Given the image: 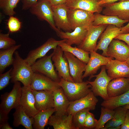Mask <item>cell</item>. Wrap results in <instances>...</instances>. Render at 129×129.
<instances>
[{
	"mask_svg": "<svg viewBox=\"0 0 129 129\" xmlns=\"http://www.w3.org/2000/svg\"><path fill=\"white\" fill-rule=\"evenodd\" d=\"M108 75L113 79L129 78V66L125 62L111 59L105 65Z\"/></svg>",
	"mask_w": 129,
	"mask_h": 129,
	"instance_id": "19",
	"label": "cell"
},
{
	"mask_svg": "<svg viewBox=\"0 0 129 129\" xmlns=\"http://www.w3.org/2000/svg\"><path fill=\"white\" fill-rule=\"evenodd\" d=\"M64 54L68 62L70 74L74 82H83V72L85 71L86 64L70 53L64 52Z\"/></svg>",
	"mask_w": 129,
	"mask_h": 129,
	"instance_id": "14",
	"label": "cell"
},
{
	"mask_svg": "<svg viewBox=\"0 0 129 129\" xmlns=\"http://www.w3.org/2000/svg\"><path fill=\"white\" fill-rule=\"evenodd\" d=\"M12 69L11 68L5 73L0 74V90L3 89L9 84L11 78L10 73Z\"/></svg>",
	"mask_w": 129,
	"mask_h": 129,
	"instance_id": "40",
	"label": "cell"
},
{
	"mask_svg": "<svg viewBox=\"0 0 129 129\" xmlns=\"http://www.w3.org/2000/svg\"><path fill=\"white\" fill-rule=\"evenodd\" d=\"M38 0H21L22 3V9L26 10L35 5Z\"/></svg>",
	"mask_w": 129,
	"mask_h": 129,
	"instance_id": "41",
	"label": "cell"
},
{
	"mask_svg": "<svg viewBox=\"0 0 129 129\" xmlns=\"http://www.w3.org/2000/svg\"><path fill=\"white\" fill-rule=\"evenodd\" d=\"M30 86L32 90L38 91H53L61 87L59 82L43 74L36 73H34Z\"/></svg>",
	"mask_w": 129,
	"mask_h": 129,
	"instance_id": "18",
	"label": "cell"
},
{
	"mask_svg": "<svg viewBox=\"0 0 129 129\" xmlns=\"http://www.w3.org/2000/svg\"><path fill=\"white\" fill-rule=\"evenodd\" d=\"M53 54L52 57V61L55 70L58 72L60 78L72 82H74L70 73L68 62L64 56V51L58 46L54 49Z\"/></svg>",
	"mask_w": 129,
	"mask_h": 129,
	"instance_id": "8",
	"label": "cell"
},
{
	"mask_svg": "<svg viewBox=\"0 0 129 129\" xmlns=\"http://www.w3.org/2000/svg\"><path fill=\"white\" fill-rule=\"evenodd\" d=\"M96 77L93 81H87L91 86V90L96 96H99L104 100L109 98L107 93V88L109 82L113 79L110 77L106 72L105 65L101 67L100 73L94 75L92 78Z\"/></svg>",
	"mask_w": 129,
	"mask_h": 129,
	"instance_id": "6",
	"label": "cell"
},
{
	"mask_svg": "<svg viewBox=\"0 0 129 129\" xmlns=\"http://www.w3.org/2000/svg\"><path fill=\"white\" fill-rule=\"evenodd\" d=\"M129 90V78L113 79L109 82L107 93L109 97L118 96Z\"/></svg>",
	"mask_w": 129,
	"mask_h": 129,
	"instance_id": "25",
	"label": "cell"
},
{
	"mask_svg": "<svg viewBox=\"0 0 129 129\" xmlns=\"http://www.w3.org/2000/svg\"><path fill=\"white\" fill-rule=\"evenodd\" d=\"M0 129H12L8 121L0 124Z\"/></svg>",
	"mask_w": 129,
	"mask_h": 129,
	"instance_id": "48",
	"label": "cell"
},
{
	"mask_svg": "<svg viewBox=\"0 0 129 129\" xmlns=\"http://www.w3.org/2000/svg\"><path fill=\"white\" fill-rule=\"evenodd\" d=\"M32 92L35 98V107L38 111L54 108L53 91L32 90Z\"/></svg>",
	"mask_w": 129,
	"mask_h": 129,
	"instance_id": "23",
	"label": "cell"
},
{
	"mask_svg": "<svg viewBox=\"0 0 129 129\" xmlns=\"http://www.w3.org/2000/svg\"><path fill=\"white\" fill-rule=\"evenodd\" d=\"M53 54V52L49 55H46L39 59L31 66L34 73L43 74L55 81L59 82L61 78L55 70L52 61V57Z\"/></svg>",
	"mask_w": 129,
	"mask_h": 129,
	"instance_id": "5",
	"label": "cell"
},
{
	"mask_svg": "<svg viewBox=\"0 0 129 129\" xmlns=\"http://www.w3.org/2000/svg\"><path fill=\"white\" fill-rule=\"evenodd\" d=\"M94 14V19L92 25L94 26L112 25L121 28L123 26L124 23L129 22V20H122L116 16L105 15L97 13H95Z\"/></svg>",
	"mask_w": 129,
	"mask_h": 129,
	"instance_id": "28",
	"label": "cell"
},
{
	"mask_svg": "<svg viewBox=\"0 0 129 129\" xmlns=\"http://www.w3.org/2000/svg\"><path fill=\"white\" fill-rule=\"evenodd\" d=\"M127 65L129 66V58L125 62Z\"/></svg>",
	"mask_w": 129,
	"mask_h": 129,
	"instance_id": "50",
	"label": "cell"
},
{
	"mask_svg": "<svg viewBox=\"0 0 129 129\" xmlns=\"http://www.w3.org/2000/svg\"><path fill=\"white\" fill-rule=\"evenodd\" d=\"M12 64L13 67L11 71V82H21L24 86H30L34 72L31 65L29 64L16 51Z\"/></svg>",
	"mask_w": 129,
	"mask_h": 129,
	"instance_id": "1",
	"label": "cell"
},
{
	"mask_svg": "<svg viewBox=\"0 0 129 129\" xmlns=\"http://www.w3.org/2000/svg\"><path fill=\"white\" fill-rule=\"evenodd\" d=\"M64 52L70 53L76 57L87 64L90 58V52L76 46L73 47L66 43L65 42L62 43L59 45Z\"/></svg>",
	"mask_w": 129,
	"mask_h": 129,
	"instance_id": "32",
	"label": "cell"
},
{
	"mask_svg": "<svg viewBox=\"0 0 129 129\" xmlns=\"http://www.w3.org/2000/svg\"><path fill=\"white\" fill-rule=\"evenodd\" d=\"M9 32L7 33H0V49L4 50L16 45L15 41L9 36Z\"/></svg>",
	"mask_w": 129,
	"mask_h": 129,
	"instance_id": "37",
	"label": "cell"
},
{
	"mask_svg": "<svg viewBox=\"0 0 129 129\" xmlns=\"http://www.w3.org/2000/svg\"><path fill=\"white\" fill-rule=\"evenodd\" d=\"M52 6L65 4L67 0H48Z\"/></svg>",
	"mask_w": 129,
	"mask_h": 129,
	"instance_id": "44",
	"label": "cell"
},
{
	"mask_svg": "<svg viewBox=\"0 0 129 129\" xmlns=\"http://www.w3.org/2000/svg\"><path fill=\"white\" fill-rule=\"evenodd\" d=\"M114 110L115 113L113 118L107 123L102 129H107L111 127H120L123 123L128 110L121 107Z\"/></svg>",
	"mask_w": 129,
	"mask_h": 129,
	"instance_id": "33",
	"label": "cell"
},
{
	"mask_svg": "<svg viewBox=\"0 0 129 129\" xmlns=\"http://www.w3.org/2000/svg\"><path fill=\"white\" fill-rule=\"evenodd\" d=\"M98 120L95 117L94 114L89 111L87 113L84 124V129H95L97 124Z\"/></svg>",
	"mask_w": 129,
	"mask_h": 129,
	"instance_id": "39",
	"label": "cell"
},
{
	"mask_svg": "<svg viewBox=\"0 0 129 129\" xmlns=\"http://www.w3.org/2000/svg\"><path fill=\"white\" fill-rule=\"evenodd\" d=\"M114 39L124 41L129 46V33L119 34Z\"/></svg>",
	"mask_w": 129,
	"mask_h": 129,
	"instance_id": "42",
	"label": "cell"
},
{
	"mask_svg": "<svg viewBox=\"0 0 129 129\" xmlns=\"http://www.w3.org/2000/svg\"><path fill=\"white\" fill-rule=\"evenodd\" d=\"M115 113V110L110 109L102 107L101 108L100 118L97 121L95 129H102L107 123L113 118Z\"/></svg>",
	"mask_w": 129,
	"mask_h": 129,
	"instance_id": "34",
	"label": "cell"
},
{
	"mask_svg": "<svg viewBox=\"0 0 129 129\" xmlns=\"http://www.w3.org/2000/svg\"><path fill=\"white\" fill-rule=\"evenodd\" d=\"M129 104V90L121 95L109 97L101 103L102 107L111 110Z\"/></svg>",
	"mask_w": 129,
	"mask_h": 129,
	"instance_id": "29",
	"label": "cell"
},
{
	"mask_svg": "<svg viewBox=\"0 0 129 129\" xmlns=\"http://www.w3.org/2000/svg\"><path fill=\"white\" fill-rule=\"evenodd\" d=\"M121 27H118L112 25H108L100 36V40L98 43L95 50H102V55L108 57L107 52L108 47L112 41L120 34Z\"/></svg>",
	"mask_w": 129,
	"mask_h": 129,
	"instance_id": "15",
	"label": "cell"
},
{
	"mask_svg": "<svg viewBox=\"0 0 129 129\" xmlns=\"http://www.w3.org/2000/svg\"><path fill=\"white\" fill-rule=\"evenodd\" d=\"M126 26L121 27L120 34L129 33V22Z\"/></svg>",
	"mask_w": 129,
	"mask_h": 129,
	"instance_id": "47",
	"label": "cell"
},
{
	"mask_svg": "<svg viewBox=\"0 0 129 129\" xmlns=\"http://www.w3.org/2000/svg\"><path fill=\"white\" fill-rule=\"evenodd\" d=\"M73 117L70 114L58 116L55 114L50 117L48 124L54 129H76L73 123Z\"/></svg>",
	"mask_w": 129,
	"mask_h": 129,
	"instance_id": "26",
	"label": "cell"
},
{
	"mask_svg": "<svg viewBox=\"0 0 129 129\" xmlns=\"http://www.w3.org/2000/svg\"><path fill=\"white\" fill-rule=\"evenodd\" d=\"M29 10L30 13L39 20L47 22L57 34L60 32V30L57 27L54 23L52 5L48 0H38Z\"/></svg>",
	"mask_w": 129,
	"mask_h": 129,
	"instance_id": "3",
	"label": "cell"
},
{
	"mask_svg": "<svg viewBox=\"0 0 129 129\" xmlns=\"http://www.w3.org/2000/svg\"><path fill=\"white\" fill-rule=\"evenodd\" d=\"M53 19L57 27L65 32H71L68 16V8L65 4L52 6Z\"/></svg>",
	"mask_w": 129,
	"mask_h": 129,
	"instance_id": "20",
	"label": "cell"
},
{
	"mask_svg": "<svg viewBox=\"0 0 129 129\" xmlns=\"http://www.w3.org/2000/svg\"><path fill=\"white\" fill-rule=\"evenodd\" d=\"M107 53L108 57L125 62L129 58V46L118 39H113L108 47Z\"/></svg>",
	"mask_w": 129,
	"mask_h": 129,
	"instance_id": "16",
	"label": "cell"
},
{
	"mask_svg": "<svg viewBox=\"0 0 129 129\" xmlns=\"http://www.w3.org/2000/svg\"><path fill=\"white\" fill-rule=\"evenodd\" d=\"M20 0H0V8L5 15L10 16L16 14L14 10Z\"/></svg>",
	"mask_w": 129,
	"mask_h": 129,
	"instance_id": "35",
	"label": "cell"
},
{
	"mask_svg": "<svg viewBox=\"0 0 129 129\" xmlns=\"http://www.w3.org/2000/svg\"><path fill=\"white\" fill-rule=\"evenodd\" d=\"M8 115L0 111V124L8 121Z\"/></svg>",
	"mask_w": 129,
	"mask_h": 129,
	"instance_id": "45",
	"label": "cell"
},
{
	"mask_svg": "<svg viewBox=\"0 0 129 129\" xmlns=\"http://www.w3.org/2000/svg\"><path fill=\"white\" fill-rule=\"evenodd\" d=\"M98 101L92 91L87 95L78 100L70 101L67 113L73 115L77 112L84 109H89L90 110H95Z\"/></svg>",
	"mask_w": 129,
	"mask_h": 129,
	"instance_id": "12",
	"label": "cell"
},
{
	"mask_svg": "<svg viewBox=\"0 0 129 129\" xmlns=\"http://www.w3.org/2000/svg\"><path fill=\"white\" fill-rule=\"evenodd\" d=\"M15 109L13 114L14 126L17 127L22 125L26 129H32L33 118L29 116L20 105Z\"/></svg>",
	"mask_w": 129,
	"mask_h": 129,
	"instance_id": "27",
	"label": "cell"
},
{
	"mask_svg": "<svg viewBox=\"0 0 129 129\" xmlns=\"http://www.w3.org/2000/svg\"><path fill=\"white\" fill-rule=\"evenodd\" d=\"M99 0H67L65 5L70 9H80L93 13H100L103 7L98 4Z\"/></svg>",
	"mask_w": 129,
	"mask_h": 129,
	"instance_id": "21",
	"label": "cell"
},
{
	"mask_svg": "<svg viewBox=\"0 0 129 129\" xmlns=\"http://www.w3.org/2000/svg\"><path fill=\"white\" fill-rule=\"evenodd\" d=\"M59 83L70 101L83 97L91 91V86L87 81L81 82H75L61 78Z\"/></svg>",
	"mask_w": 129,
	"mask_h": 129,
	"instance_id": "2",
	"label": "cell"
},
{
	"mask_svg": "<svg viewBox=\"0 0 129 129\" xmlns=\"http://www.w3.org/2000/svg\"><path fill=\"white\" fill-rule=\"evenodd\" d=\"M67 14L71 28L73 30L78 27L91 26L94 19V13L80 9H68Z\"/></svg>",
	"mask_w": 129,
	"mask_h": 129,
	"instance_id": "7",
	"label": "cell"
},
{
	"mask_svg": "<svg viewBox=\"0 0 129 129\" xmlns=\"http://www.w3.org/2000/svg\"><path fill=\"white\" fill-rule=\"evenodd\" d=\"M123 107L125 109L129 110V104L126 105Z\"/></svg>",
	"mask_w": 129,
	"mask_h": 129,
	"instance_id": "49",
	"label": "cell"
},
{
	"mask_svg": "<svg viewBox=\"0 0 129 129\" xmlns=\"http://www.w3.org/2000/svg\"><path fill=\"white\" fill-rule=\"evenodd\" d=\"M7 25L9 32H14L20 31L22 23L17 18L12 16H9Z\"/></svg>",
	"mask_w": 129,
	"mask_h": 129,
	"instance_id": "38",
	"label": "cell"
},
{
	"mask_svg": "<svg viewBox=\"0 0 129 129\" xmlns=\"http://www.w3.org/2000/svg\"><path fill=\"white\" fill-rule=\"evenodd\" d=\"M108 25L103 24L94 26L92 25L90 26L83 42L77 47L88 52L92 50L95 51L97 40Z\"/></svg>",
	"mask_w": 129,
	"mask_h": 129,
	"instance_id": "10",
	"label": "cell"
},
{
	"mask_svg": "<svg viewBox=\"0 0 129 129\" xmlns=\"http://www.w3.org/2000/svg\"><path fill=\"white\" fill-rule=\"evenodd\" d=\"M99 0V4L102 6V5L108 4L115 3V2L118 0Z\"/></svg>",
	"mask_w": 129,
	"mask_h": 129,
	"instance_id": "46",
	"label": "cell"
},
{
	"mask_svg": "<svg viewBox=\"0 0 129 129\" xmlns=\"http://www.w3.org/2000/svg\"><path fill=\"white\" fill-rule=\"evenodd\" d=\"M102 6L105 8L102 11L103 15L116 16L122 20H129V0H121Z\"/></svg>",
	"mask_w": 129,
	"mask_h": 129,
	"instance_id": "13",
	"label": "cell"
},
{
	"mask_svg": "<svg viewBox=\"0 0 129 129\" xmlns=\"http://www.w3.org/2000/svg\"><path fill=\"white\" fill-rule=\"evenodd\" d=\"M35 98L30 86L22 87L20 104L30 117H33L39 112L35 106Z\"/></svg>",
	"mask_w": 129,
	"mask_h": 129,
	"instance_id": "22",
	"label": "cell"
},
{
	"mask_svg": "<svg viewBox=\"0 0 129 129\" xmlns=\"http://www.w3.org/2000/svg\"><path fill=\"white\" fill-rule=\"evenodd\" d=\"M22 90L20 82L14 83L11 90L1 96L0 111L7 114L13 108H16L20 104Z\"/></svg>",
	"mask_w": 129,
	"mask_h": 129,
	"instance_id": "4",
	"label": "cell"
},
{
	"mask_svg": "<svg viewBox=\"0 0 129 129\" xmlns=\"http://www.w3.org/2000/svg\"><path fill=\"white\" fill-rule=\"evenodd\" d=\"M55 111L54 108L39 111L33 117V129H44L48 124L50 117Z\"/></svg>",
	"mask_w": 129,
	"mask_h": 129,
	"instance_id": "31",
	"label": "cell"
},
{
	"mask_svg": "<svg viewBox=\"0 0 129 129\" xmlns=\"http://www.w3.org/2000/svg\"><path fill=\"white\" fill-rule=\"evenodd\" d=\"M90 110L88 108L80 110L73 115L72 121L76 129H84V124L87 113Z\"/></svg>",
	"mask_w": 129,
	"mask_h": 129,
	"instance_id": "36",
	"label": "cell"
},
{
	"mask_svg": "<svg viewBox=\"0 0 129 129\" xmlns=\"http://www.w3.org/2000/svg\"><path fill=\"white\" fill-rule=\"evenodd\" d=\"M54 108L56 110L55 114L58 116L67 113L70 101L60 87L53 91Z\"/></svg>",
	"mask_w": 129,
	"mask_h": 129,
	"instance_id": "24",
	"label": "cell"
},
{
	"mask_svg": "<svg viewBox=\"0 0 129 129\" xmlns=\"http://www.w3.org/2000/svg\"><path fill=\"white\" fill-rule=\"evenodd\" d=\"M21 45H15L8 48L0 50V73H2L6 68L12 65L14 59L13 55Z\"/></svg>",
	"mask_w": 129,
	"mask_h": 129,
	"instance_id": "30",
	"label": "cell"
},
{
	"mask_svg": "<svg viewBox=\"0 0 129 129\" xmlns=\"http://www.w3.org/2000/svg\"><path fill=\"white\" fill-rule=\"evenodd\" d=\"M90 26H84L78 27L72 32H64L60 31L57 34L62 39H66L65 42L67 44L71 46L75 44L78 46L83 42Z\"/></svg>",
	"mask_w": 129,
	"mask_h": 129,
	"instance_id": "17",
	"label": "cell"
},
{
	"mask_svg": "<svg viewBox=\"0 0 129 129\" xmlns=\"http://www.w3.org/2000/svg\"><path fill=\"white\" fill-rule=\"evenodd\" d=\"M66 39L57 40L53 38H48L43 44L37 48L30 50L25 60L31 65L38 59L46 55L50 50L55 49L60 43L65 42Z\"/></svg>",
	"mask_w": 129,
	"mask_h": 129,
	"instance_id": "9",
	"label": "cell"
},
{
	"mask_svg": "<svg viewBox=\"0 0 129 129\" xmlns=\"http://www.w3.org/2000/svg\"><path fill=\"white\" fill-rule=\"evenodd\" d=\"M89 60L86 64L85 70L82 76V78L89 77V80L96 74L98 70L103 65H105L113 58L104 56L92 50L90 52Z\"/></svg>",
	"mask_w": 129,
	"mask_h": 129,
	"instance_id": "11",
	"label": "cell"
},
{
	"mask_svg": "<svg viewBox=\"0 0 129 129\" xmlns=\"http://www.w3.org/2000/svg\"><path fill=\"white\" fill-rule=\"evenodd\" d=\"M120 129H129V110L127 112L124 120L120 126Z\"/></svg>",
	"mask_w": 129,
	"mask_h": 129,
	"instance_id": "43",
	"label": "cell"
}]
</instances>
